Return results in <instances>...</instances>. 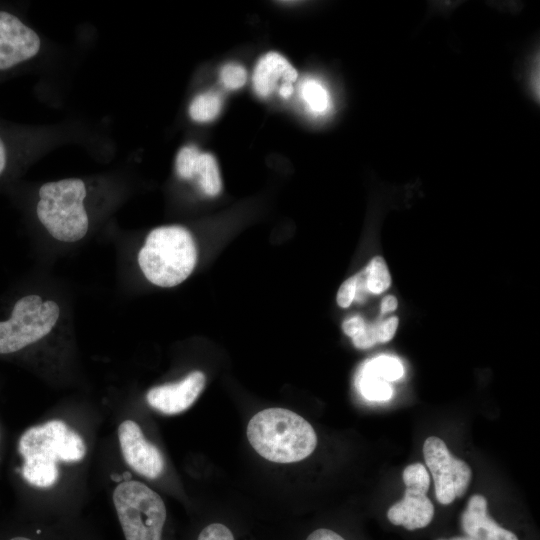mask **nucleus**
I'll use <instances>...</instances> for the list:
<instances>
[{
	"label": "nucleus",
	"mask_w": 540,
	"mask_h": 540,
	"mask_svg": "<svg viewBox=\"0 0 540 540\" xmlns=\"http://www.w3.org/2000/svg\"><path fill=\"white\" fill-rule=\"evenodd\" d=\"M18 451L23 458L24 480L38 488H48L59 478L58 462L82 460L86 445L67 423L54 419L26 429L19 438Z\"/></svg>",
	"instance_id": "nucleus-1"
},
{
	"label": "nucleus",
	"mask_w": 540,
	"mask_h": 540,
	"mask_svg": "<svg viewBox=\"0 0 540 540\" xmlns=\"http://www.w3.org/2000/svg\"><path fill=\"white\" fill-rule=\"evenodd\" d=\"M247 438L254 450L275 463H293L307 458L317 445L311 424L285 408H267L250 419Z\"/></svg>",
	"instance_id": "nucleus-2"
},
{
	"label": "nucleus",
	"mask_w": 540,
	"mask_h": 540,
	"mask_svg": "<svg viewBox=\"0 0 540 540\" xmlns=\"http://www.w3.org/2000/svg\"><path fill=\"white\" fill-rule=\"evenodd\" d=\"M197 249L191 233L178 225L153 229L138 253L144 276L159 287H174L193 271Z\"/></svg>",
	"instance_id": "nucleus-3"
},
{
	"label": "nucleus",
	"mask_w": 540,
	"mask_h": 540,
	"mask_svg": "<svg viewBox=\"0 0 540 540\" xmlns=\"http://www.w3.org/2000/svg\"><path fill=\"white\" fill-rule=\"evenodd\" d=\"M86 187L78 178L47 182L39 189L36 213L49 234L62 242L82 239L89 227Z\"/></svg>",
	"instance_id": "nucleus-4"
},
{
	"label": "nucleus",
	"mask_w": 540,
	"mask_h": 540,
	"mask_svg": "<svg viewBox=\"0 0 540 540\" xmlns=\"http://www.w3.org/2000/svg\"><path fill=\"white\" fill-rule=\"evenodd\" d=\"M113 503L125 540H163L167 511L154 490L139 481H125L114 489Z\"/></svg>",
	"instance_id": "nucleus-5"
},
{
	"label": "nucleus",
	"mask_w": 540,
	"mask_h": 540,
	"mask_svg": "<svg viewBox=\"0 0 540 540\" xmlns=\"http://www.w3.org/2000/svg\"><path fill=\"white\" fill-rule=\"evenodd\" d=\"M60 315L58 304L32 294L19 299L11 317L0 321V354H9L33 344L50 333Z\"/></svg>",
	"instance_id": "nucleus-6"
},
{
	"label": "nucleus",
	"mask_w": 540,
	"mask_h": 540,
	"mask_svg": "<svg viewBox=\"0 0 540 540\" xmlns=\"http://www.w3.org/2000/svg\"><path fill=\"white\" fill-rule=\"evenodd\" d=\"M423 454L434 480L437 501L448 505L457 497H462L472 476L468 464L454 457L445 442L436 436L428 437L425 440Z\"/></svg>",
	"instance_id": "nucleus-7"
},
{
	"label": "nucleus",
	"mask_w": 540,
	"mask_h": 540,
	"mask_svg": "<svg viewBox=\"0 0 540 540\" xmlns=\"http://www.w3.org/2000/svg\"><path fill=\"white\" fill-rule=\"evenodd\" d=\"M406 486L404 497L387 511L388 520L407 530H416L430 524L434 506L426 496L430 486L429 472L421 463L408 465L402 474Z\"/></svg>",
	"instance_id": "nucleus-8"
},
{
	"label": "nucleus",
	"mask_w": 540,
	"mask_h": 540,
	"mask_svg": "<svg viewBox=\"0 0 540 540\" xmlns=\"http://www.w3.org/2000/svg\"><path fill=\"white\" fill-rule=\"evenodd\" d=\"M118 439L124 460L135 472L149 479L162 474L165 462L160 450L145 438L135 421L119 425Z\"/></svg>",
	"instance_id": "nucleus-9"
},
{
	"label": "nucleus",
	"mask_w": 540,
	"mask_h": 540,
	"mask_svg": "<svg viewBox=\"0 0 540 540\" xmlns=\"http://www.w3.org/2000/svg\"><path fill=\"white\" fill-rule=\"evenodd\" d=\"M38 34L15 15L0 11V70L24 62L39 52Z\"/></svg>",
	"instance_id": "nucleus-10"
},
{
	"label": "nucleus",
	"mask_w": 540,
	"mask_h": 540,
	"mask_svg": "<svg viewBox=\"0 0 540 540\" xmlns=\"http://www.w3.org/2000/svg\"><path fill=\"white\" fill-rule=\"evenodd\" d=\"M206 383L201 371H193L176 383L151 388L146 395L148 404L155 410L174 415L187 410L199 397Z\"/></svg>",
	"instance_id": "nucleus-11"
},
{
	"label": "nucleus",
	"mask_w": 540,
	"mask_h": 540,
	"mask_svg": "<svg viewBox=\"0 0 540 540\" xmlns=\"http://www.w3.org/2000/svg\"><path fill=\"white\" fill-rule=\"evenodd\" d=\"M298 78L297 70L281 54L268 52L263 55L254 68L252 82L256 94L266 98L275 90L282 98H289L293 84Z\"/></svg>",
	"instance_id": "nucleus-12"
},
{
	"label": "nucleus",
	"mask_w": 540,
	"mask_h": 540,
	"mask_svg": "<svg viewBox=\"0 0 540 540\" xmlns=\"http://www.w3.org/2000/svg\"><path fill=\"white\" fill-rule=\"evenodd\" d=\"M175 168L182 179L197 177L201 190L208 196H216L222 188L220 171L215 157L201 152L194 145L182 147L175 160Z\"/></svg>",
	"instance_id": "nucleus-13"
},
{
	"label": "nucleus",
	"mask_w": 540,
	"mask_h": 540,
	"mask_svg": "<svg viewBox=\"0 0 540 540\" xmlns=\"http://www.w3.org/2000/svg\"><path fill=\"white\" fill-rule=\"evenodd\" d=\"M462 530L473 540H519L511 531L498 525L487 513V500L475 494L461 515Z\"/></svg>",
	"instance_id": "nucleus-14"
},
{
	"label": "nucleus",
	"mask_w": 540,
	"mask_h": 540,
	"mask_svg": "<svg viewBox=\"0 0 540 540\" xmlns=\"http://www.w3.org/2000/svg\"><path fill=\"white\" fill-rule=\"evenodd\" d=\"M298 94L306 111L315 118L326 117L333 110L334 103L330 89L318 77L303 78L298 85Z\"/></svg>",
	"instance_id": "nucleus-15"
},
{
	"label": "nucleus",
	"mask_w": 540,
	"mask_h": 540,
	"mask_svg": "<svg viewBox=\"0 0 540 540\" xmlns=\"http://www.w3.org/2000/svg\"><path fill=\"white\" fill-rule=\"evenodd\" d=\"M222 108V97L218 91L210 90L197 95L189 106V115L196 122L215 119Z\"/></svg>",
	"instance_id": "nucleus-16"
},
{
	"label": "nucleus",
	"mask_w": 540,
	"mask_h": 540,
	"mask_svg": "<svg viewBox=\"0 0 540 540\" xmlns=\"http://www.w3.org/2000/svg\"><path fill=\"white\" fill-rule=\"evenodd\" d=\"M359 371L390 382L403 375V366L397 358L384 355L365 362Z\"/></svg>",
	"instance_id": "nucleus-17"
},
{
	"label": "nucleus",
	"mask_w": 540,
	"mask_h": 540,
	"mask_svg": "<svg viewBox=\"0 0 540 540\" xmlns=\"http://www.w3.org/2000/svg\"><path fill=\"white\" fill-rule=\"evenodd\" d=\"M356 386L360 394L370 401H386L393 395L389 382L359 371Z\"/></svg>",
	"instance_id": "nucleus-18"
},
{
	"label": "nucleus",
	"mask_w": 540,
	"mask_h": 540,
	"mask_svg": "<svg viewBox=\"0 0 540 540\" xmlns=\"http://www.w3.org/2000/svg\"><path fill=\"white\" fill-rule=\"evenodd\" d=\"M366 286L369 292L380 294L391 284L387 265L382 257H374L364 270Z\"/></svg>",
	"instance_id": "nucleus-19"
},
{
	"label": "nucleus",
	"mask_w": 540,
	"mask_h": 540,
	"mask_svg": "<svg viewBox=\"0 0 540 540\" xmlns=\"http://www.w3.org/2000/svg\"><path fill=\"white\" fill-rule=\"evenodd\" d=\"M219 78L226 89L236 90L246 83L247 72L240 64L227 63L221 68Z\"/></svg>",
	"instance_id": "nucleus-20"
},
{
	"label": "nucleus",
	"mask_w": 540,
	"mask_h": 540,
	"mask_svg": "<svg viewBox=\"0 0 540 540\" xmlns=\"http://www.w3.org/2000/svg\"><path fill=\"white\" fill-rule=\"evenodd\" d=\"M196 540H237V537L228 525L222 522H211L201 528Z\"/></svg>",
	"instance_id": "nucleus-21"
},
{
	"label": "nucleus",
	"mask_w": 540,
	"mask_h": 540,
	"mask_svg": "<svg viewBox=\"0 0 540 540\" xmlns=\"http://www.w3.org/2000/svg\"><path fill=\"white\" fill-rule=\"evenodd\" d=\"M352 342L359 349H366L378 343L377 324H365L364 328L352 337Z\"/></svg>",
	"instance_id": "nucleus-22"
},
{
	"label": "nucleus",
	"mask_w": 540,
	"mask_h": 540,
	"mask_svg": "<svg viewBox=\"0 0 540 540\" xmlns=\"http://www.w3.org/2000/svg\"><path fill=\"white\" fill-rule=\"evenodd\" d=\"M356 275L348 278L342 283L337 293V304L342 308H347L355 299Z\"/></svg>",
	"instance_id": "nucleus-23"
},
{
	"label": "nucleus",
	"mask_w": 540,
	"mask_h": 540,
	"mask_svg": "<svg viewBox=\"0 0 540 540\" xmlns=\"http://www.w3.org/2000/svg\"><path fill=\"white\" fill-rule=\"evenodd\" d=\"M398 326V318L390 317L386 321L377 324L378 342L385 343L391 340Z\"/></svg>",
	"instance_id": "nucleus-24"
},
{
	"label": "nucleus",
	"mask_w": 540,
	"mask_h": 540,
	"mask_svg": "<svg viewBox=\"0 0 540 540\" xmlns=\"http://www.w3.org/2000/svg\"><path fill=\"white\" fill-rule=\"evenodd\" d=\"M304 540H346L338 532L325 527L316 528L311 531Z\"/></svg>",
	"instance_id": "nucleus-25"
},
{
	"label": "nucleus",
	"mask_w": 540,
	"mask_h": 540,
	"mask_svg": "<svg viewBox=\"0 0 540 540\" xmlns=\"http://www.w3.org/2000/svg\"><path fill=\"white\" fill-rule=\"evenodd\" d=\"M365 324L360 316H354L343 322L342 329L347 336L352 338L364 328Z\"/></svg>",
	"instance_id": "nucleus-26"
},
{
	"label": "nucleus",
	"mask_w": 540,
	"mask_h": 540,
	"mask_svg": "<svg viewBox=\"0 0 540 540\" xmlns=\"http://www.w3.org/2000/svg\"><path fill=\"white\" fill-rule=\"evenodd\" d=\"M398 302L397 299L394 296L388 295L386 296L381 303V312L387 313L394 311L397 308Z\"/></svg>",
	"instance_id": "nucleus-27"
},
{
	"label": "nucleus",
	"mask_w": 540,
	"mask_h": 540,
	"mask_svg": "<svg viewBox=\"0 0 540 540\" xmlns=\"http://www.w3.org/2000/svg\"><path fill=\"white\" fill-rule=\"evenodd\" d=\"M6 166V151L5 146L0 138V174L3 172Z\"/></svg>",
	"instance_id": "nucleus-28"
},
{
	"label": "nucleus",
	"mask_w": 540,
	"mask_h": 540,
	"mask_svg": "<svg viewBox=\"0 0 540 540\" xmlns=\"http://www.w3.org/2000/svg\"><path fill=\"white\" fill-rule=\"evenodd\" d=\"M437 540H473L467 536H457V537H452V538H448V539H444V538H441V539H437Z\"/></svg>",
	"instance_id": "nucleus-29"
},
{
	"label": "nucleus",
	"mask_w": 540,
	"mask_h": 540,
	"mask_svg": "<svg viewBox=\"0 0 540 540\" xmlns=\"http://www.w3.org/2000/svg\"><path fill=\"white\" fill-rule=\"evenodd\" d=\"M10 540H31V539L27 537H23V536H16V537L11 538Z\"/></svg>",
	"instance_id": "nucleus-30"
}]
</instances>
